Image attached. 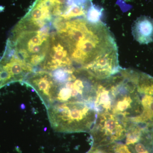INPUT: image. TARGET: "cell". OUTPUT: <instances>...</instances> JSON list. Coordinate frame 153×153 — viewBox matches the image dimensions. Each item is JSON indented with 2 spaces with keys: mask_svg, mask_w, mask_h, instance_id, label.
Wrapping results in <instances>:
<instances>
[{
  "mask_svg": "<svg viewBox=\"0 0 153 153\" xmlns=\"http://www.w3.org/2000/svg\"><path fill=\"white\" fill-rule=\"evenodd\" d=\"M106 147V151L107 153H132L128 146L124 144L113 143Z\"/></svg>",
  "mask_w": 153,
  "mask_h": 153,
  "instance_id": "7",
  "label": "cell"
},
{
  "mask_svg": "<svg viewBox=\"0 0 153 153\" xmlns=\"http://www.w3.org/2000/svg\"><path fill=\"white\" fill-rule=\"evenodd\" d=\"M56 30L76 68L86 71L102 58L118 55L114 38L102 22L77 18L60 22Z\"/></svg>",
  "mask_w": 153,
  "mask_h": 153,
  "instance_id": "1",
  "label": "cell"
},
{
  "mask_svg": "<svg viewBox=\"0 0 153 153\" xmlns=\"http://www.w3.org/2000/svg\"><path fill=\"white\" fill-rule=\"evenodd\" d=\"M103 11V9L101 7L92 4L88 10L86 16V20L92 24H96L101 22Z\"/></svg>",
  "mask_w": 153,
  "mask_h": 153,
  "instance_id": "6",
  "label": "cell"
},
{
  "mask_svg": "<svg viewBox=\"0 0 153 153\" xmlns=\"http://www.w3.org/2000/svg\"><path fill=\"white\" fill-rule=\"evenodd\" d=\"M135 40L140 44H147L153 41V19L141 16L134 22L132 28Z\"/></svg>",
  "mask_w": 153,
  "mask_h": 153,
  "instance_id": "5",
  "label": "cell"
},
{
  "mask_svg": "<svg viewBox=\"0 0 153 153\" xmlns=\"http://www.w3.org/2000/svg\"><path fill=\"white\" fill-rule=\"evenodd\" d=\"M127 126L112 114L97 113L90 132L96 146H105L125 138Z\"/></svg>",
  "mask_w": 153,
  "mask_h": 153,
  "instance_id": "4",
  "label": "cell"
},
{
  "mask_svg": "<svg viewBox=\"0 0 153 153\" xmlns=\"http://www.w3.org/2000/svg\"><path fill=\"white\" fill-rule=\"evenodd\" d=\"M47 110L52 128L59 132L90 131L97 117L94 105L85 102L56 103Z\"/></svg>",
  "mask_w": 153,
  "mask_h": 153,
  "instance_id": "3",
  "label": "cell"
},
{
  "mask_svg": "<svg viewBox=\"0 0 153 153\" xmlns=\"http://www.w3.org/2000/svg\"><path fill=\"white\" fill-rule=\"evenodd\" d=\"M137 74L122 68L113 76L97 81L94 103L97 113L112 114L127 126L142 123L144 109L139 97Z\"/></svg>",
  "mask_w": 153,
  "mask_h": 153,
  "instance_id": "2",
  "label": "cell"
}]
</instances>
